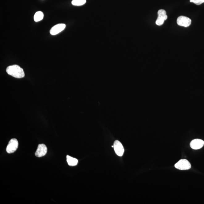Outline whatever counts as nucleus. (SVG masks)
I'll return each instance as SVG.
<instances>
[{"mask_svg": "<svg viewBox=\"0 0 204 204\" xmlns=\"http://www.w3.org/2000/svg\"><path fill=\"white\" fill-rule=\"evenodd\" d=\"M112 148H114V146H112Z\"/></svg>", "mask_w": 204, "mask_h": 204, "instance_id": "14", "label": "nucleus"}, {"mask_svg": "<svg viewBox=\"0 0 204 204\" xmlns=\"http://www.w3.org/2000/svg\"><path fill=\"white\" fill-rule=\"evenodd\" d=\"M191 23V19L186 16H180L177 19V23L180 26L187 27L190 26Z\"/></svg>", "mask_w": 204, "mask_h": 204, "instance_id": "5", "label": "nucleus"}, {"mask_svg": "<svg viewBox=\"0 0 204 204\" xmlns=\"http://www.w3.org/2000/svg\"><path fill=\"white\" fill-rule=\"evenodd\" d=\"M48 152V148L44 144H40L38 147L35 154L38 157L45 156Z\"/></svg>", "mask_w": 204, "mask_h": 204, "instance_id": "7", "label": "nucleus"}, {"mask_svg": "<svg viewBox=\"0 0 204 204\" xmlns=\"http://www.w3.org/2000/svg\"><path fill=\"white\" fill-rule=\"evenodd\" d=\"M43 13L41 11L37 12L34 16V19L35 22H38L41 21L44 18Z\"/></svg>", "mask_w": 204, "mask_h": 204, "instance_id": "11", "label": "nucleus"}, {"mask_svg": "<svg viewBox=\"0 0 204 204\" xmlns=\"http://www.w3.org/2000/svg\"><path fill=\"white\" fill-rule=\"evenodd\" d=\"M6 72L10 75L17 78H21L25 77L23 69L17 65L9 66L6 69Z\"/></svg>", "mask_w": 204, "mask_h": 204, "instance_id": "1", "label": "nucleus"}, {"mask_svg": "<svg viewBox=\"0 0 204 204\" xmlns=\"http://www.w3.org/2000/svg\"><path fill=\"white\" fill-rule=\"evenodd\" d=\"M190 2L197 5H200L204 2V0H190Z\"/></svg>", "mask_w": 204, "mask_h": 204, "instance_id": "13", "label": "nucleus"}, {"mask_svg": "<svg viewBox=\"0 0 204 204\" xmlns=\"http://www.w3.org/2000/svg\"><path fill=\"white\" fill-rule=\"evenodd\" d=\"M167 18L166 11L163 9L160 10L158 12V18L156 21V24L158 26H161Z\"/></svg>", "mask_w": 204, "mask_h": 204, "instance_id": "3", "label": "nucleus"}, {"mask_svg": "<svg viewBox=\"0 0 204 204\" xmlns=\"http://www.w3.org/2000/svg\"><path fill=\"white\" fill-rule=\"evenodd\" d=\"M67 163L70 166H75L78 163V160L69 156H67Z\"/></svg>", "mask_w": 204, "mask_h": 204, "instance_id": "10", "label": "nucleus"}, {"mask_svg": "<svg viewBox=\"0 0 204 204\" xmlns=\"http://www.w3.org/2000/svg\"><path fill=\"white\" fill-rule=\"evenodd\" d=\"M114 151L117 156H122L123 155L124 149L121 143L118 140L114 141Z\"/></svg>", "mask_w": 204, "mask_h": 204, "instance_id": "6", "label": "nucleus"}, {"mask_svg": "<svg viewBox=\"0 0 204 204\" xmlns=\"http://www.w3.org/2000/svg\"><path fill=\"white\" fill-rule=\"evenodd\" d=\"M18 142L17 139H12L8 144L6 151L8 153H13L18 149Z\"/></svg>", "mask_w": 204, "mask_h": 204, "instance_id": "4", "label": "nucleus"}, {"mask_svg": "<svg viewBox=\"0 0 204 204\" xmlns=\"http://www.w3.org/2000/svg\"><path fill=\"white\" fill-rule=\"evenodd\" d=\"M175 168L180 170H186L191 168L189 162L186 159H181L175 165Z\"/></svg>", "mask_w": 204, "mask_h": 204, "instance_id": "2", "label": "nucleus"}, {"mask_svg": "<svg viewBox=\"0 0 204 204\" xmlns=\"http://www.w3.org/2000/svg\"><path fill=\"white\" fill-rule=\"evenodd\" d=\"M66 25L64 23H60L54 26L50 30V33L51 35H55L58 34V33L65 29Z\"/></svg>", "mask_w": 204, "mask_h": 204, "instance_id": "8", "label": "nucleus"}, {"mask_svg": "<svg viewBox=\"0 0 204 204\" xmlns=\"http://www.w3.org/2000/svg\"><path fill=\"white\" fill-rule=\"evenodd\" d=\"M86 2V0H73L72 4L73 6H81L85 4Z\"/></svg>", "mask_w": 204, "mask_h": 204, "instance_id": "12", "label": "nucleus"}, {"mask_svg": "<svg viewBox=\"0 0 204 204\" xmlns=\"http://www.w3.org/2000/svg\"><path fill=\"white\" fill-rule=\"evenodd\" d=\"M204 145V141L203 140L197 139L193 140L190 143V146L192 149L198 150L201 149Z\"/></svg>", "mask_w": 204, "mask_h": 204, "instance_id": "9", "label": "nucleus"}]
</instances>
